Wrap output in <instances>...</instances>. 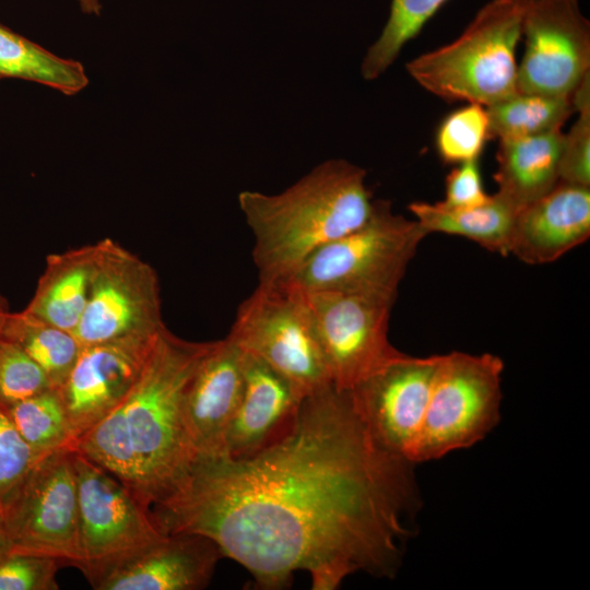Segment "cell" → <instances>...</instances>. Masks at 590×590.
<instances>
[{
    "label": "cell",
    "instance_id": "8fae6325",
    "mask_svg": "<svg viewBox=\"0 0 590 590\" xmlns=\"http://www.w3.org/2000/svg\"><path fill=\"white\" fill-rule=\"evenodd\" d=\"M78 484L80 570L91 576L162 539L152 511L115 476L73 449Z\"/></svg>",
    "mask_w": 590,
    "mask_h": 590
},
{
    "label": "cell",
    "instance_id": "d4e9b609",
    "mask_svg": "<svg viewBox=\"0 0 590 590\" xmlns=\"http://www.w3.org/2000/svg\"><path fill=\"white\" fill-rule=\"evenodd\" d=\"M486 111L491 138L505 140L562 129L575 109L571 97L517 92Z\"/></svg>",
    "mask_w": 590,
    "mask_h": 590
},
{
    "label": "cell",
    "instance_id": "1f68e13d",
    "mask_svg": "<svg viewBox=\"0 0 590 590\" xmlns=\"http://www.w3.org/2000/svg\"><path fill=\"white\" fill-rule=\"evenodd\" d=\"M60 565L52 557L10 552L0 562V590H57Z\"/></svg>",
    "mask_w": 590,
    "mask_h": 590
},
{
    "label": "cell",
    "instance_id": "30bf717a",
    "mask_svg": "<svg viewBox=\"0 0 590 590\" xmlns=\"http://www.w3.org/2000/svg\"><path fill=\"white\" fill-rule=\"evenodd\" d=\"M302 292L335 388L352 390L400 352L388 340L394 300L340 292Z\"/></svg>",
    "mask_w": 590,
    "mask_h": 590
},
{
    "label": "cell",
    "instance_id": "9c48e42d",
    "mask_svg": "<svg viewBox=\"0 0 590 590\" xmlns=\"http://www.w3.org/2000/svg\"><path fill=\"white\" fill-rule=\"evenodd\" d=\"M164 327L155 269L113 238L97 241L87 303L73 331L81 346L156 335Z\"/></svg>",
    "mask_w": 590,
    "mask_h": 590
},
{
    "label": "cell",
    "instance_id": "4316f807",
    "mask_svg": "<svg viewBox=\"0 0 590 590\" xmlns=\"http://www.w3.org/2000/svg\"><path fill=\"white\" fill-rule=\"evenodd\" d=\"M448 0H391L389 17L378 39L368 48L362 75L366 80L380 76L394 62L408 42Z\"/></svg>",
    "mask_w": 590,
    "mask_h": 590
},
{
    "label": "cell",
    "instance_id": "484cf974",
    "mask_svg": "<svg viewBox=\"0 0 590 590\" xmlns=\"http://www.w3.org/2000/svg\"><path fill=\"white\" fill-rule=\"evenodd\" d=\"M3 411L38 456L73 447L75 438L57 388L31 397Z\"/></svg>",
    "mask_w": 590,
    "mask_h": 590
},
{
    "label": "cell",
    "instance_id": "3957f363",
    "mask_svg": "<svg viewBox=\"0 0 590 590\" xmlns=\"http://www.w3.org/2000/svg\"><path fill=\"white\" fill-rule=\"evenodd\" d=\"M211 345L181 339L165 326L122 404L150 507L177 491L197 459L185 426L184 399Z\"/></svg>",
    "mask_w": 590,
    "mask_h": 590
},
{
    "label": "cell",
    "instance_id": "52a82bcc",
    "mask_svg": "<svg viewBox=\"0 0 590 590\" xmlns=\"http://www.w3.org/2000/svg\"><path fill=\"white\" fill-rule=\"evenodd\" d=\"M303 396L331 384L303 292L287 282L258 283L227 334Z\"/></svg>",
    "mask_w": 590,
    "mask_h": 590
},
{
    "label": "cell",
    "instance_id": "277c9868",
    "mask_svg": "<svg viewBox=\"0 0 590 590\" xmlns=\"http://www.w3.org/2000/svg\"><path fill=\"white\" fill-rule=\"evenodd\" d=\"M523 0H491L453 42L406 63L410 76L445 102L488 107L518 92Z\"/></svg>",
    "mask_w": 590,
    "mask_h": 590
},
{
    "label": "cell",
    "instance_id": "ac0fdd59",
    "mask_svg": "<svg viewBox=\"0 0 590 590\" xmlns=\"http://www.w3.org/2000/svg\"><path fill=\"white\" fill-rule=\"evenodd\" d=\"M590 236V187L558 181L516 215L509 253L529 264L557 260Z\"/></svg>",
    "mask_w": 590,
    "mask_h": 590
},
{
    "label": "cell",
    "instance_id": "8992f818",
    "mask_svg": "<svg viewBox=\"0 0 590 590\" xmlns=\"http://www.w3.org/2000/svg\"><path fill=\"white\" fill-rule=\"evenodd\" d=\"M503 369V361L489 353L440 355L408 461L439 459L484 438L499 422Z\"/></svg>",
    "mask_w": 590,
    "mask_h": 590
},
{
    "label": "cell",
    "instance_id": "e0dca14e",
    "mask_svg": "<svg viewBox=\"0 0 590 590\" xmlns=\"http://www.w3.org/2000/svg\"><path fill=\"white\" fill-rule=\"evenodd\" d=\"M303 399L282 375L245 352L243 394L223 457L248 459L280 441L293 428Z\"/></svg>",
    "mask_w": 590,
    "mask_h": 590
},
{
    "label": "cell",
    "instance_id": "cb8c5ba5",
    "mask_svg": "<svg viewBox=\"0 0 590 590\" xmlns=\"http://www.w3.org/2000/svg\"><path fill=\"white\" fill-rule=\"evenodd\" d=\"M0 337L17 344L46 373L55 388L64 382L82 347L73 332L24 309L7 315Z\"/></svg>",
    "mask_w": 590,
    "mask_h": 590
},
{
    "label": "cell",
    "instance_id": "603a6c76",
    "mask_svg": "<svg viewBox=\"0 0 590 590\" xmlns=\"http://www.w3.org/2000/svg\"><path fill=\"white\" fill-rule=\"evenodd\" d=\"M122 404L81 434L72 448L115 476L150 508Z\"/></svg>",
    "mask_w": 590,
    "mask_h": 590
},
{
    "label": "cell",
    "instance_id": "7a4b0ae2",
    "mask_svg": "<svg viewBox=\"0 0 590 590\" xmlns=\"http://www.w3.org/2000/svg\"><path fill=\"white\" fill-rule=\"evenodd\" d=\"M365 178L364 168L330 160L278 194L241 191L259 282H287L317 250L361 227L375 201Z\"/></svg>",
    "mask_w": 590,
    "mask_h": 590
},
{
    "label": "cell",
    "instance_id": "836d02e7",
    "mask_svg": "<svg viewBox=\"0 0 590 590\" xmlns=\"http://www.w3.org/2000/svg\"><path fill=\"white\" fill-rule=\"evenodd\" d=\"M80 9L83 13L88 15H101L102 13V3L99 0H76Z\"/></svg>",
    "mask_w": 590,
    "mask_h": 590
},
{
    "label": "cell",
    "instance_id": "d6986e66",
    "mask_svg": "<svg viewBox=\"0 0 590 590\" xmlns=\"http://www.w3.org/2000/svg\"><path fill=\"white\" fill-rule=\"evenodd\" d=\"M560 129L539 135L499 140L494 180L500 198L518 212L559 181Z\"/></svg>",
    "mask_w": 590,
    "mask_h": 590
},
{
    "label": "cell",
    "instance_id": "d6a6232c",
    "mask_svg": "<svg viewBox=\"0 0 590 590\" xmlns=\"http://www.w3.org/2000/svg\"><path fill=\"white\" fill-rule=\"evenodd\" d=\"M491 199L486 193L479 160L455 167L446 178L445 199L439 203L449 209H468L482 205Z\"/></svg>",
    "mask_w": 590,
    "mask_h": 590
},
{
    "label": "cell",
    "instance_id": "e575fe53",
    "mask_svg": "<svg viewBox=\"0 0 590 590\" xmlns=\"http://www.w3.org/2000/svg\"><path fill=\"white\" fill-rule=\"evenodd\" d=\"M11 552L10 541L0 511V562Z\"/></svg>",
    "mask_w": 590,
    "mask_h": 590
},
{
    "label": "cell",
    "instance_id": "d590c367",
    "mask_svg": "<svg viewBox=\"0 0 590 590\" xmlns=\"http://www.w3.org/2000/svg\"><path fill=\"white\" fill-rule=\"evenodd\" d=\"M10 312L9 303L5 296L0 291V331L3 326V322L7 318V315Z\"/></svg>",
    "mask_w": 590,
    "mask_h": 590
},
{
    "label": "cell",
    "instance_id": "6da1fadb",
    "mask_svg": "<svg viewBox=\"0 0 590 590\" xmlns=\"http://www.w3.org/2000/svg\"><path fill=\"white\" fill-rule=\"evenodd\" d=\"M411 464L329 384L304 397L280 441L244 460L197 458L151 511L165 534L214 541L260 589L305 570L312 589L333 590L356 571L394 574L415 498Z\"/></svg>",
    "mask_w": 590,
    "mask_h": 590
},
{
    "label": "cell",
    "instance_id": "44dd1931",
    "mask_svg": "<svg viewBox=\"0 0 590 590\" xmlns=\"http://www.w3.org/2000/svg\"><path fill=\"white\" fill-rule=\"evenodd\" d=\"M410 212L426 235L442 233L468 238L485 249L509 255V241L518 211L498 194L479 206L449 209L439 202H412Z\"/></svg>",
    "mask_w": 590,
    "mask_h": 590
},
{
    "label": "cell",
    "instance_id": "f546056e",
    "mask_svg": "<svg viewBox=\"0 0 590 590\" xmlns=\"http://www.w3.org/2000/svg\"><path fill=\"white\" fill-rule=\"evenodd\" d=\"M55 388L46 373L14 342L0 337V409Z\"/></svg>",
    "mask_w": 590,
    "mask_h": 590
},
{
    "label": "cell",
    "instance_id": "ffe728a7",
    "mask_svg": "<svg viewBox=\"0 0 590 590\" xmlns=\"http://www.w3.org/2000/svg\"><path fill=\"white\" fill-rule=\"evenodd\" d=\"M95 255L96 243L49 255L24 310L73 332L87 303Z\"/></svg>",
    "mask_w": 590,
    "mask_h": 590
},
{
    "label": "cell",
    "instance_id": "7c38bea8",
    "mask_svg": "<svg viewBox=\"0 0 590 590\" xmlns=\"http://www.w3.org/2000/svg\"><path fill=\"white\" fill-rule=\"evenodd\" d=\"M518 92L571 97L590 75V22L578 0H523Z\"/></svg>",
    "mask_w": 590,
    "mask_h": 590
},
{
    "label": "cell",
    "instance_id": "2e32d148",
    "mask_svg": "<svg viewBox=\"0 0 590 590\" xmlns=\"http://www.w3.org/2000/svg\"><path fill=\"white\" fill-rule=\"evenodd\" d=\"M245 352L229 338L212 341L187 387L184 421L197 455L223 457L244 389Z\"/></svg>",
    "mask_w": 590,
    "mask_h": 590
},
{
    "label": "cell",
    "instance_id": "5bb4252c",
    "mask_svg": "<svg viewBox=\"0 0 590 590\" xmlns=\"http://www.w3.org/2000/svg\"><path fill=\"white\" fill-rule=\"evenodd\" d=\"M158 333L81 347L67 379L57 388L75 439L127 400Z\"/></svg>",
    "mask_w": 590,
    "mask_h": 590
},
{
    "label": "cell",
    "instance_id": "5b68a950",
    "mask_svg": "<svg viewBox=\"0 0 590 590\" xmlns=\"http://www.w3.org/2000/svg\"><path fill=\"white\" fill-rule=\"evenodd\" d=\"M426 236L415 220L377 199L369 219L311 255L287 283L304 292H340L396 300L398 287Z\"/></svg>",
    "mask_w": 590,
    "mask_h": 590
},
{
    "label": "cell",
    "instance_id": "f1b7e54d",
    "mask_svg": "<svg viewBox=\"0 0 590 590\" xmlns=\"http://www.w3.org/2000/svg\"><path fill=\"white\" fill-rule=\"evenodd\" d=\"M578 117L563 135L559 181L590 187V75L571 96Z\"/></svg>",
    "mask_w": 590,
    "mask_h": 590
},
{
    "label": "cell",
    "instance_id": "7402d4cb",
    "mask_svg": "<svg viewBox=\"0 0 590 590\" xmlns=\"http://www.w3.org/2000/svg\"><path fill=\"white\" fill-rule=\"evenodd\" d=\"M2 78L31 81L64 95L80 93L90 82L80 61L59 57L0 23Z\"/></svg>",
    "mask_w": 590,
    "mask_h": 590
},
{
    "label": "cell",
    "instance_id": "ba28073f",
    "mask_svg": "<svg viewBox=\"0 0 590 590\" xmlns=\"http://www.w3.org/2000/svg\"><path fill=\"white\" fill-rule=\"evenodd\" d=\"M11 552L48 556L80 569L73 448L43 456L0 509Z\"/></svg>",
    "mask_w": 590,
    "mask_h": 590
},
{
    "label": "cell",
    "instance_id": "4dcf8cb0",
    "mask_svg": "<svg viewBox=\"0 0 590 590\" xmlns=\"http://www.w3.org/2000/svg\"><path fill=\"white\" fill-rule=\"evenodd\" d=\"M40 458L0 409V509Z\"/></svg>",
    "mask_w": 590,
    "mask_h": 590
},
{
    "label": "cell",
    "instance_id": "4fadbf2b",
    "mask_svg": "<svg viewBox=\"0 0 590 590\" xmlns=\"http://www.w3.org/2000/svg\"><path fill=\"white\" fill-rule=\"evenodd\" d=\"M440 355L396 356L355 386L350 393L377 442L403 458L418 433Z\"/></svg>",
    "mask_w": 590,
    "mask_h": 590
},
{
    "label": "cell",
    "instance_id": "83f0119b",
    "mask_svg": "<svg viewBox=\"0 0 590 590\" xmlns=\"http://www.w3.org/2000/svg\"><path fill=\"white\" fill-rule=\"evenodd\" d=\"M488 139L486 107L468 103L444 118L437 129L435 144L445 163L459 165L479 160Z\"/></svg>",
    "mask_w": 590,
    "mask_h": 590
},
{
    "label": "cell",
    "instance_id": "9a60e30c",
    "mask_svg": "<svg viewBox=\"0 0 590 590\" xmlns=\"http://www.w3.org/2000/svg\"><path fill=\"white\" fill-rule=\"evenodd\" d=\"M221 557L204 535L165 534L87 580L96 590H198L208 586Z\"/></svg>",
    "mask_w": 590,
    "mask_h": 590
}]
</instances>
